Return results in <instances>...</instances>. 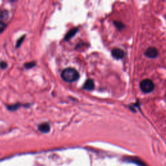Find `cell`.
Instances as JSON below:
<instances>
[{
	"label": "cell",
	"instance_id": "obj_4",
	"mask_svg": "<svg viewBox=\"0 0 166 166\" xmlns=\"http://www.w3.org/2000/svg\"><path fill=\"white\" fill-rule=\"evenodd\" d=\"M112 55L115 59H121L124 56V52L120 48H115L112 51Z\"/></svg>",
	"mask_w": 166,
	"mask_h": 166
},
{
	"label": "cell",
	"instance_id": "obj_13",
	"mask_svg": "<svg viewBox=\"0 0 166 166\" xmlns=\"http://www.w3.org/2000/svg\"><path fill=\"white\" fill-rule=\"evenodd\" d=\"M0 67L2 69H5L7 67V63L5 62H1V63H0Z\"/></svg>",
	"mask_w": 166,
	"mask_h": 166
},
{
	"label": "cell",
	"instance_id": "obj_9",
	"mask_svg": "<svg viewBox=\"0 0 166 166\" xmlns=\"http://www.w3.org/2000/svg\"><path fill=\"white\" fill-rule=\"evenodd\" d=\"M20 106V105L17 104V105H10L7 108L9 110H17Z\"/></svg>",
	"mask_w": 166,
	"mask_h": 166
},
{
	"label": "cell",
	"instance_id": "obj_6",
	"mask_svg": "<svg viewBox=\"0 0 166 166\" xmlns=\"http://www.w3.org/2000/svg\"><path fill=\"white\" fill-rule=\"evenodd\" d=\"M38 130L43 133H47L50 131V126L47 123H42L38 126Z\"/></svg>",
	"mask_w": 166,
	"mask_h": 166
},
{
	"label": "cell",
	"instance_id": "obj_10",
	"mask_svg": "<svg viewBox=\"0 0 166 166\" xmlns=\"http://www.w3.org/2000/svg\"><path fill=\"white\" fill-rule=\"evenodd\" d=\"M6 28H7V25L2 22H0V33L3 32V31H4Z\"/></svg>",
	"mask_w": 166,
	"mask_h": 166
},
{
	"label": "cell",
	"instance_id": "obj_12",
	"mask_svg": "<svg viewBox=\"0 0 166 166\" xmlns=\"http://www.w3.org/2000/svg\"><path fill=\"white\" fill-rule=\"evenodd\" d=\"M24 38H25V36H23L22 38H20L18 40L17 44H16V47H19V46L21 45V44L22 43V42L23 41Z\"/></svg>",
	"mask_w": 166,
	"mask_h": 166
},
{
	"label": "cell",
	"instance_id": "obj_2",
	"mask_svg": "<svg viewBox=\"0 0 166 166\" xmlns=\"http://www.w3.org/2000/svg\"><path fill=\"white\" fill-rule=\"evenodd\" d=\"M140 88L143 92L150 93L154 89V84L150 79H145L140 82Z\"/></svg>",
	"mask_w": 166,
	"mask_h": 166
},
{
	"label": "cell",
	"instance_id": "obj_7",
	"mask_svg": "<svg viewBox=\"0 0 166 166\" xmlns=\"http://www.w3.org/2000/svg\"><path fill=\"white\" fill-rule=\"evenodd\" d=\"M78 31L77 28H74L73 29H71V31H70L68 33L67 35L65 36V40H69L70 39H71L72 37H73V36L76 34L77 32Z\"/></svg>",
	"mask_w": 166,
	"mask_h": 166
},
{
	"label": "cell",
	"instance_id": "obj_3",
	"mask_svg": "<svg viewBox=\"0 0 166 166\" xmlns=\"http://www.w3.org/2000/svg\"><path fill=\"white\" fill-rule=\"evenodd\" d=\"M145 55L149 58L154 59V58H156L158 56V55H159V51H158L156 48L154 47H150L147 49L145 53Z\"/></svg>",
	"mask_w": 166,
	"mask_h": 166
},
{
	"label": "cell",
	"instance_id": "obj_5",
	"mask_svg": "<svg viewBox=\"0 0 166 166\" xmlns=\"http://www.w3.org/2000/svg\"><path fill=\"white\" fill-rule=\"evenodd\" d=\"M95 88L94 82L92 79H88L84 85L83 88L86 90H93Z\"/></svg>",
	"mask_w": 166,
	"mask_h": 166
},
{
	"label": "cell",
	"instance_id": "obj_1",
	"mask_svg": "<svg viewBox=\"0 0 166 166\" xmlns=\"http://www.w3.org/2000/svg\"><path fill=\"white\" fill-rule=\"evenodd\" d=\"M62 79L67 82H73L76 81L79 78V72L74 68H68L64 69L61 73Z\"/></svg>",
	"mask_w": 166,
	"mask_h": 166
},
{
	"label": "cell",
	"instance_id": "obj_11",
	"mask_svg": "<svg viewBox=\"0 0 166 166\" xmlns=\"http://www.w3.org/2000/svg\"><path fill=\"white\" fill-rule=\"evenodd\" d=\"M114 24L119 29H121L124 28V25L121 22H114Z\"/></svg>",
	"mask_w": 166,
	"mask_h": 166
},
{
	"label": "cell",
	"instance_id": "obj_8",
	"mask_svg": "<svg viewBox=\"0 0 166 166\" xmlns=\"http://www.w3.org/2000/svg\"><path fill=\"white\" fill-rule=\"evenodd\" d=\"M35 65H36L35 62H28L25 64V67H26V68L27 69H30L34 67Z\"/></svg>",
	"mask_w": 166,
	"mask_h": 166
}]
</instances>
